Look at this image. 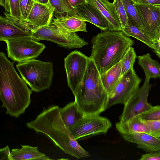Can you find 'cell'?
I'll return each mask as SVG.
<instances>
[{
	"mask_svg": "<svg viewBox=\"0 0 160 160\" xmlns=\"http://www.w3.org/2000/svg\"><path fill=\"white\" fill-rule=\"evenodd\" d=\"M59 110L60 108L57 105L44 107L35 119L26 125L36 132L47 137L67 154L78 159L90 156L64 123Z\"/></svg>",
	"mask_w": 160,
	"mask_h": 160,
	"instance_id": "1",
	"label": "cell"
},
{
	"mask_svg": "<svg viewBox=\"0 0 160 160\" xmlns=\"http://www.w3.org/2000/svg\"><path fill=\"white\" fill-rule=\"evenodd\" d=\"M14 62L9 61L0 52V98L6 113L18 118L29 105L32 90L16 72Z\"/></svg>",
	"mask_w": 160,
	"mask_h": 160,
	"instance_id": "2",
	"label": "cell"
},
{
	"mask_svg": "<svg viewBox=\"0 0 160 160\" xmlns=\"http://www.w3.org/2000/svg\"><path fill=\"white\" fill-rule=\"evenodd\" d=\"M90 57L101 74L120 61L133 40L122 30H107L98 33L91 40Z\"/></svg>",
	"mask_w": 160,
	"mask_h": 160,
	"instance_id": "3",
	"label": "cell"
},
{
	"mask_svg": "<svg viewBox=\"0 0 160 160\" xmlns=\"http://www.w3.org/2000/svg\"><path fill=\"white\" fill-rule=\"evenodd\" d=\"M73 94L84 116L99 115L107 109L108 94L94 61L90 57L83 79Z\"/></svg>",
	"mask_w": 160,
	"mask_h": 160,
	"instance_id": "4",
	"label": "cell"
},
{
	"mask_svg": "<svg viewBox=\"0 0 160 160\" xmlns=\"http://www.w3.org/2000/svg\"><path fill=\"white\" fill-rule=\"evenodd\" d=\"M16 67L32 91L38 92L50 88L54 74L52 62L32 59L18 62Z\"/></svg>",
	"mask_w": 160,
	"mask_h": 160,
	"instance_id": "5",
	"label": "cell"
},
{
	"mask_svg": "<svg viewBox=\"0 0 160 160\" xmlns=\"http://www.w3.org/2000/svg\"><path fill=\"white\" fill-rule=\"evenodd\" d=\"M31 37L39 41L44 40L56 43L68 49L80 48L88 43L75 32H69L51 23L39 28L32 33Z\"/></svg>",
	"mask_w": 160,
	"mask_h": 160,
	"instance_id": "6",
	"label": "cell"
},
{
	"mask_svg": "<svg viewBox=\"0 0 160 160\" xmlns=\"http://www.w3.org/2000/svg\"><path fill=\"white\" fill-rule=\"evenodd\" d=\"M4 41L7 44L8 57L18 62L37 58L46 48L44 44L31 37L10 38Z\"/></svg>",
	"mask_w": 160,
	"mask_h": 160,
	"instance_id": "7",
	"label": "cell"
},
{
	"mask_svg": "<svg viewBox=\"0 0 160 160\" xmlns=\"http://www.w3.org/2000/svg\"><path fill=\"white\" fill-rule=\"evenodd\" d=\"M141 80L133 68L122 75L118 83L108 94L107 109L117 104L124 105L138 89Z\"/></svg>",
	"mask_w": 160,
	"mask_h": 160,
	"instance_id": "8",
	"label": "cell"
},
{
	"mask_svg": "<svg viewBox=\"0 0 160 160\" xmlns=\"http://www.w3.org/2000/svg\"><path fill=\"white\" fill-rule=\"evenodd\" d=\"M150 78L145 77L143 84L128 99L124 104L122 113L119 117V122H124L137 115L146 112L152 106L148 101V98L152 85Z\"/></svg>",
	"mask_w": 160,
	"mask_h": 160,
	"instance_id": "9",
	"label": "cell"
},
{
	"mask_svg": "<svg viewBox=\"0 0 160 160\" xmlns=\"http://www.w3.org/2000/svg\"><path fill=\"white\" fill-rule=\"evenodd\" d=\"M88 58L81 52L75 50L70 52L64 59L68 85L73 94L84 77Z\"/></svg>",
	"mask_w": 160,
	"mask_h": 160,
	"instance_id": "10",
	"label": "cell"
},
{
	"mask_svg": "<svg viewBox=\"0 0 160 160\" xmlns=\"http://www.w3.org/2000/svg\"><path fill=\"white\" fill-rule=\"evenodd\" d=\"M112 125L106 118L99 115L84 116L69 130L77 140L92 135L105 133Z\"/></svg>",
	"mask_w": 160,
	"mask_h": 160,
	"instance_id": "11",
	"label": "cell"
},
{
	"mask_svg": "<svg viewBox=\"0 0 160 160\" xmlns=\"http://www.w3.org/2000/svg\"><path fill=\"white\" fill-rule=\"evenodd\" d=\"M135 4L144 32L155 44L160 35V6Z\"/></svg>",
	"mask_w": 160,
	"mask_h": 160,
	"instance_id": "12",
	"label": "cell"
},
{
	"mask_svg": "<svg viewBox=\"0 0 160 160\" xmlns=\"http://www.w3.org/2000/svg\"><path fill=\"white\" fill-rule=\"evenodd\" d=\"M0 17V41L31 37L32 28L26 21L19 19L10 13L4 12Z\"/></svg>",
	"mask_w": 160,
	"mask_h": 160,
	"instance_id": "13",
	"label": "cell"
},
{
	"mask_svg": "<svg viewBox=\"0 0 160 160\" xmlns=\"http://www.w3.org/2000/svg\"><path fill=\"white\" fill-rule=\"evenodd\" d=\"M73 10L74 12L83 20L93 24L102 31L115 30L101 12L88 2L78 6Z\"/></svg>",
	"mask_w": 160,
	"mask_h": 160,
	"instance_id": "14",
	"label": "cell"
},
{
	"mask_svg": "<svg viewBox=\"0 0 160 160\" xmlns=\"http://www.w3.org/2000/svg\"><path fill=\"white\" fill-rule=\"evenodd\" d=\"M54 8L48 3L35 2L26 21L32 28V32L37 29L49 25L54 13Z\"/></svg>",
	"mask_w": 160,
	"mask_h": 160,
	"instance_id": "15",
	"label": "cell"
},
{
	"mask_svg": "<svg viewBox=\"0 0 160 160\" xmlns=\"http://www.w3.org/2000/svg\"><path fill=\"white\" fill-rule=\"evenodd\" d=\"M125 140L133 143L147 152L160 150V138L146 133L120 134Z\"/></svg>",
	"mask_w": 160,
	"mask_h": 160,
	"instance_id": "16",
	"label": "cell"
},
{
	"mask_svg": "<svg viewBox=\"0 0 160 160\" xmlns=\"http://www.w3.org/2000/svg\"><path fill=\"white\" fill-rule=\"evenodd\" d=\"M51 23L69 32H87L86 21L74 12L72 14L58 16L53 19Z\"/></svg>",
	"mask_w": 160,
	"mask_h": 160,
	"instance_id": "17",
	"label": "cell"
},
{
	"mask_svg": "<svg viewBox=\"0 0 160 160\" xmlns=\"http://www.w3.org/2000/svg\"><path fill=\"white\" fill-rule=\"evenodd\" d=\"M97 8L113 26L115 30H122L120 22L113 3L108 0H88Z\"/></svg>",
	"mask_w": 160,
	"mask_h": 160,
	"instance_id": "18",
	"label": "cell"
},
{
	"mask_svg": "<svg viewBox=\"0 0 160 160\" xmlns=\"http://www.w3.org/2000/svg\"><path fill=\"white\" fill-rule=\"evenodd\" d=\"M116 127L120 134L146 133L150 134L149 129L141 115L135 116L124 122L116 123Z\"/></svg>",
	"mask_w": 160,
	"mask_h": 160,
	"instance_id": "19",
	"label": "cell"
},
{
	"mask_svg": "<svg viewBox=\"0 0 160 160\" xmlns=\"http://www.w3.org/2000/svg\"><path fill=\"white\" fill-rule=\"evenodd\" d=\"M21 148L12 149L8 160H52L45 154L39 151L38 147L21 145Z\"/></svg>",
	"mask_w": 160,
	"mask_h": 160,
	"instance_id": "20",
	"label": "cell"
},
{
	"mask_svg": "<svg viewBox=\"0 0 160 160\" xmlns=\"http://www.w3.org/2000/svg\"><path fill=\"white\" fill-rule=\"evenodd\" d=\"M59 111L62 121L69 130L84 116L75 101L60 108Z\"/></svg>",
	"mask_w": 160,
	"mask_h": 160,
	"instance_id": "21",
	"label": "cell"
},
{
	"mask_svg": "<svg viewBox=\"0 0 160 160\" xmlns=\"http://www.w3.org/2000/svg\"><path fill=\"white\" fill-rule=\"evenodd\" d=\"M122 61L100 74L103 86L109 94L119 82L121 75Z\"/></svg>",
	"mask_w": 160,
	"mask_h": 160,
	"instance_id": "22",
	"label": "cell"
},
{
	"mask_svg": "<svg viewBox=\"0 0 160 160\" xmlns=\"http://www.w3.org/2000/svg\"><path fill=\"white\" fill-rule=\"evenodd\" d=\"M138 63L143 69L145 77L150 79L160 78V64L152 58L150 54L138 56Z\"/></svg>",
	"mask_w": 160,
	"mask_h": 160,
	"instance_id": "23",
	"label": "cell"
},
{
	"mask_svg": "<svg viewBox=\"0 0 160 160\" xmlns=\"http://www.w3.org/2000/svg\"><path fill=\"white\" fill-rule=\"evenodd\" d=\"M122 30L126 35L131 36L142 42L154 50L156 49L155 43L146 34L138 27L128 22Z\"/></svg>",
	"mask_w": 160,
	"mask_h": 160,
	"instance_id": "24",
	"label": "cell"
},
{
	"mask_svg": "<svg viewBox=\"0 0 160 160\" xmlns=\"http://www.w3.org/2000/svg\"><path fill=\"white\" fill-rule=\"evenodd\" d=\"M122 1L126 13L127 22L136 26L144 32L135 3L132 0H122Z\"/></svg>",
	"mask_w": 160,
	"mask_h": 160,
	"instance_id": "25",
	"label": "cell"
},
{
	"mask_svg": "<svg viewBox=\"0 0 160 160\" xmlns=\"http://www.w3.org/2000/svg\"><path fill=\"white\" fill-rule=\"evenodd\" d=\"M137 58L134 48L129 47L121 60V75H122L129 69L133 68L135 60Z\"/></svg>",
	"mask_w": 160,
	"mask_h": 160,
	"instance_id": "26",
	"label": "cell"
},
{
	"mask_svg": "<svg viewBox=\"0 0 160 160\" xmlns=\"http://www.w3.org/2000/svg\"><path fill=\"white\" fill-rule=\"evenodd\" d=\"M54 8V12L61 15L70 14L73 12V9L67 0H49Z\"/></svg>",
	"mask_w": 160,
	"mask_h": 160,
	"instance_id": "27",
	"label": "cell"
},
{
	"mask_svg": "<svg viewBox=\"0 0 160 160\" xmlns=\"http://www.w3.org/2000/svg\"><path fill=\"white\" fill-rule=\"evenodd\" d=\"M113 3L119 18L122 28L127 23L128 18L122 0H114Z\"/></svg>",
	"mask_w": 160,
	"mask_h": 160,
	"instance_id": "28",
	"label": "cell"
},
{
	"mask_svg": "<svg viewBox=\"0 0 160 160\" xmlns=\"http://www.w3.org/2000/svg\"><path fill=\"white\" fill-rule=\"evenodd\" d=\"M21 19L26 21L35 2L33 0H19Z\"/></svg>",
	"mask_w": 160,
	"mask_h": 160,
	"instance_id": "29",
	"label": "cell"
},
{
	"mask_svg": "<svg viewBox=\"0 0 160 160\" xmlns=\"http://www.w3.org/2000/svg\"><path fill=\"white\" fill-rule=\"evenodd\" d=\"M141 115L142 118L146 120H160V105L152 106L149 110Z\"/></svg>",
	"mask_w": 160,
	"mask_h": 160,
	"instance_id": "30",
	"label": "cell"
},
{
	"mask_svg": "<svg viewBox=\"0 0 160 160\" xmlns=\"http://www.w3.org/2000/svg\"><path fill=\"white\" fill-rule=\"evenodd\" d=\"M144 121L149 129L150 134L160 138V120Z\"/></svg>",
	"mask_w": 160,
	"mask_h": 160,
	"instance_id": "31",
	"label": "cell"
},
{
	"mask_svg": "<svg viewBox=\"0 0 160 160\" xmlns=\"http://www.w3.org/2000/svg\"><path fill=\"white\" fill-rule=\"evenodd\" d=\"M9 0L11 11L10 13L18 19H22L19 0Z\"/></svg>",
	"mask_w": 160,
	"mask_h": 160,
	"instance_id": "32",
	"label": "cell"
},
{
	"mask_svg": "<svg viewBox=\"0 0 160 160\" xmlns=\"http://www.w3.org/2000/svg\"><path fill=\"white\" fill-rule=\"evenodd\" d=\"M139 160H160V150L147 152L142 155Z\"/></svg>",
	"mask_w": 160,
	"mask_h": 160,
	"instance_id": "33",
	"label": "cell"
},
{
	"mask_svg": "<svg viewBox=\"0 0 160 160\" xmlns=\"http://www.w3.org/2000/svg\"><path fill=\"white\" fill-rule=\"evenodd\" d=\"M10 152L8 146L2 148L0 150V160H8Z\"/></svg>",
	"mask_w": 160,
	"mask_h": 160,
	"instance_id": "34",
	"label": "cell"
},
{
	"mask_svg": "<svg viewBox=\"0 0 160 160\" xmlns=\"http://www.w3.org/2000/svg\"><path fill=\"white\" fill-rule=\"evenodd\" d=\"M137 3L160 6V0H142Z\"/></svg>",
	"mask_w": 160,
	"mask_h": 160,
	"instance_id": "35",
	"label": "cell"
},
{
	"mask_svg": "<svg viewBox=\"0 0 160 160\" xmlns=\"http://www.w3.org/2000/svg\"><path fill=\"white\" fill-rule=\"evenodd\" d=\"M73 9L76 7L88 2V0H67Z\"/></svg>",
	"mask_w": 160,
	"mask_h": 160,
	"instance_id": "36",
	"label": "cell"
},
{
	"mask_svg": "<svg viewBox=\"0 0 160 160\" xmlns=\"http://www.w3.org/2000/svg\"><path fill=\"white\" fill-rule=\"evenodd\" d=\"M156 49L154 50L157 55L158 57L160 55V35L157 42L155 44Z\"/></svg>",
	"mask_w": 160,
	"mask_h": 160,
	"instance_id": "37",
	"label": "cell"
},
{
	"mask_svg": "<svg viewBox=\"0 0 160 160\" xmlns=\"http://www.w3.org/2000/svg\"><path fill=\"white\" fill-rule=\"evenodd\" d=\"M35 2L43 4H47L49 3V0H33Z\"/></svg>",
	"mask_w": 160,
	"mask_h": 160,
	"instance_id": "38",
	"label": "cell"
},
{
	"mask_svg": "<svg viewBox=\"0 0 160 160\" xmlns=\"http://www.w3.org/2000/svg\"><path fill=\"white\" fill-rule=\"evenodd\" d=\"M133 2H134L135 3H137L139 1L142 0H132Z\"/></svg>",
	"mask_w": 160,
	"mask_h": 160,
	"instance_id": "39",
	"label": "cell"
},
{
	"mask_svg": "<svg viewBox=\"0 0 160 160\" xmlns=\"http://www.w3.org/2000/svg\"><path fill=\"white\" fill-rule=\"evenodd\" d=\"M160 58V56L159 57Z\"/></svg>",
	"mask_w": 160,
	"mask_h": 160,
	"instance_id": "40",
	"label": "cell"
},
{
	"mask_svg": "<svg viewBox=\"0 0 160 160\" xmlns=\"http://www.w3.org/2000/svg\"><path fill=\"white\" fill-rule=\"evenodd\" d=\"M158 56V57H159V56Z\"/></svg>",
	"mask_w": 160,
	"mask_h": 160,
	"instance_id": "41",
	"label": "cell"
}]
</instances>
